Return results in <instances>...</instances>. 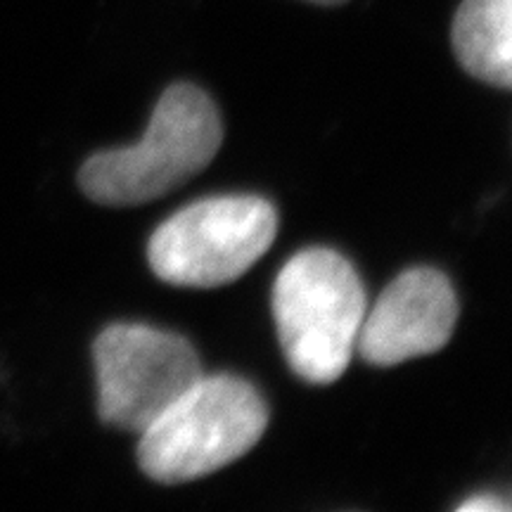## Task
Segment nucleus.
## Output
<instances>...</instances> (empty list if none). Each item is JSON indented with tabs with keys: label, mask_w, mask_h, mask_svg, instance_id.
Masks as SVG:
<instances>
[{
	"label": "nucleus",
	"mask_w": 512,
	"mask_h": 512,
	"mask_svg": "<svg viewBox=\"0 0 512 512\" xmlns=\"http://www.w3.org/2000/svg\"><path fill=\"white\" fill-rule=\"evenodd\" d=\"M221 143L214 100L192 83H176L159 98L143 140L93 155L81 166L79 185L107 207L152 202L200 174Z\"/></svg>",
	"instance_id": "f257e3e1"
},
{
	"label": "nucleus",
	"mask_w": 512,
	"mask_h": 512,
	"mask_svg": "<svg viewBox=\"0 0 512 512\" xmlns=\"http://www.w3.org/2000/svg\"><path fill=\"white\" fill-rule=\"evenodd\" d=\"M366 316V290L354 266L325 247L304 249L280 268L273 318L290 368L311 384L344 375Z\"/></svg>",
	"instance_id": "f03ea898"
},
{
	"label": "nucleus",
	"mask_w": 512,
	"mask_h": 512,
	"mask_svg": "<svg viewBox=\"0 0 512 512\" xmlns=\"http://www.w3.org/2000/svg\"><path fill=\"white\" fill-rule=\"evenodd\" d=\"M266 427L268 408L254 384L235 375H202L140 432V470L159 484L195 482L247 456Z\"/></svg>",
	"instance_id": "7ed1b4c3"
},
{
	"label": "nucleus",
	"mask_w": 512,
	"mask_h": 512,
	"mask_svg": "<svg viewBox=\"0 0 512 512\" xmlns=\"http://www.w3.org/2000/svg\"><path fill=\"white\" fill-rule=\"evenodd\" d=\"M278 235L273 204L254 195H223L178 211L147 247L152 271L178 287H221L245 275Z\"/></svg>",
	"instance_id": "20e7f679"
},
{
	"label": "nucleus",
	"mask_w": 512,
	"mask_h": 512,
	"mask_svg": "<svg viewBox=\"0 0 512 512\" xmlns=\"http://www.w3.org/2000/svg\"><path fill=\"white\" fill-rule=\"evenodd\" d=\"M93 358L100 420L133 434L145 432L204 375L188 339L147 325L105 328Z\"/></svg>",
	"instance_id": "39448f33"
},
{
	"label": "nucleus",
	"mask_w": 512,
	"mask_h": 512,
	"mask_svg": "<svg viewBox=\"0 0 512 512\" xmlns=\"http://www.w3.org/2000/svg\"><path fill=\"white\" fill-rule=\"evenodd\" d=\"M458 297L437 268L403 271L363 316L356 351L370 366L392 368L437 354L458 323Z\"/></svg>",
	"instance_id": "423d86ee"
},
{
	"label": "nucleus",
	"mask_w": 512,
	"mask_h": 512,
	"mask_svg": "<svg viewBox=\"0 0 512 512\" xmlns=\"http://www.w3.org/2000/svg\"><path fill=\"white\" fill-rule=\"evenodd\" d=\"M451 43L467 74L489 86H512V0H463Z\"/></svg>",
	"instance_id": "0eeeda50"
},
{
	"label": "nucleus",
	"mask_w": 512,
	"mask_h": 512,
	"mask_svg": "<svg viewBox=\"0 0 512 512\" xmlns=\"http://www.w3.org/2000/svg\"><path fill=\"white\" fill-rule=\"evenodd\" d=\"M460 512H508L510 503L503 501V498L491 496V494H482L475 498H467L465 503L458 505Z\"/></svg>",
	"instance_id": "6e6552de"
},
{
	"label": "nucleus",
	"mask_w": 512,
	"mask_h": 512,
	"mask_svg": "<svg viewBox=\"0 0 512 512\" xmlns=\"http://www.w3.org/2000/svg\"><path fill=\"white\" fill-rule=\"evenodd\" d=\"M306 3L325 5V8H332V5H344V3H347V0H306Z\"/></svg>",
	"instance_id": "1a4fd4ad"
}]
</instances>
